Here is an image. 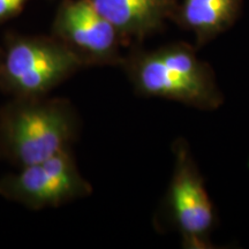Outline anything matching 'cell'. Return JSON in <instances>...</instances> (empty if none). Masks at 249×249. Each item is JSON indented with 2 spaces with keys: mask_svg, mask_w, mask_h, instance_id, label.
<instances>
[{
  "mask_svg": "<svg viewBox=\"0 0 249 249\" xmlns=\"http://www.w3.org/2000/svg\"><path fill=\"white\" fill-rule=\"evenodd\" d=\"M240 6L241 0H183L176 15L203 45L232 26Z\"/></svg>",
  "mask_w": 249,
  "mask_h": 249,
  "instance_id": "8",
  "label": "cell"
},
{
  "mask_svg": "<svg viewBox=\"0 0 249 249\" xmlns=\"http://www.w3.org/2000/svg\"><path fill=\"white\" fill-rule=\"evenodd\" d=\"M54 30L59 40L89 65H123L120 35L89 0H70L59 9Z\"/></svg>",
  "mask_w": 249,
  "mask_h": 249,
  "instance_id": "6",
  "label": "cell"
},
{
  "mask_svg": "<svg viewBox=\"0 0 249 249\" xmlns=\"http://www.w3.org/2000/svg\"><path fill=\"white\" fill-rule=\"evenodd\" d=\"M120 37H141L176 14V0H89Z\"/></svg>",
  "mask_w": 249,
  "mask_h": 249,
  "instance_id": "7",
  "label": "cell"
},
{
  "mask_svg": "<svg viewBox=\"0 0 249 249\" xmlns=\"http://www.w3.org/2000/svg\"><path fill=\"white\" fill-rule=\"evenodd\" d=\"M79 117L66 99L17 97L0 108V158L15 166L38 163L70 150Z\"/></svg>",
  "mask_w": 249,
  "mask_h": 249,
  "instance_id": "1",
  "label": "cell"
},
{
  "mask_svg": "<svg viewBox=\"0 0 249 249\" xmlns=\"http://www.w3.org/2000/svg\"><path fill=\"white\" fill-rule=\"evenodd\" d=\"M27 0H0V20H4L21 11Z\"/></svg>",
  "mask_w": 249,
  "mask_h": 249,
  "instance_id": "9",
  "label": "cell"
},
{
  "mask_svg": "<svg viewBox=\"0 0 249 249\" xmlns=\"http://www.w3.org/2000/svg\"><path fill=\"white\" fill-rule=\"evenodd\" d=\"M83 67L61 40L17 37L1 52L0 88L13 98L46 96Z\"/></svg>",
  "mask_w": 249,
  "mask_h": 249,
  "instance_id": "2",
  "label": "cell"
},
{
  "mask_svg": "<svg viewBox=\"0 0 249 249\" xmlns=\"http://www.w3.org/2000/svg\"><path fill=\"white\" fill-rule=\"evenodd\" d=\"M91 192L71 149L0 179V195L35 210L59 207Z\"/></svg>",
  "mask_w": 249,
  "mask_h": 249,
  "instance_id": "4",
  "label": "cell"
},
{
  "mask_svg": "<svg viewBox=\"0 0 249 249\" xmlns=\"http://www.w3.org/2000/svg\"><path fill=\"white\" fill-rule=\"evenodd\" d=\"M173 152L174 169L166 194L171 220L185 248H213L210 236L216 218L203 178L185 140L173 143Z\"/></svg>",
  "mask_w": 249,
  "mask_h": 249,
  "instance_id": "3",
  "label": "cell"
},
{
  "mask_svg": "<svg viewBox=\"0 0 249 249\" xmlns=\"http://www.w3.org/2000/svg\"><path fill=\"white\" fill-rule=\"evenodd\" d=\"M0 59H1V53H0Z\"/></svg>",
  "mask_w": 249,
  "mask_h": 249,
  "instance_id": "10",
  "label": "cell"
},
{
  "mask_svg": "<svg viewBox=\"0 0 249 249\" xmlns=\"http://www.w3.org/2000/svg\"><path fill=\"white\" fill-rule=\"evenodd\" d=\"M121 66L141 96L170 99L201 110H216L223 104L216 76L187 74L165 64L155 51L136 52L124 59Z\"/></svg>",
  "mask_w": 249,
  "mask_h": 249,
  "instance_id": "5",
  "label": "cell"
}]
</instances>
